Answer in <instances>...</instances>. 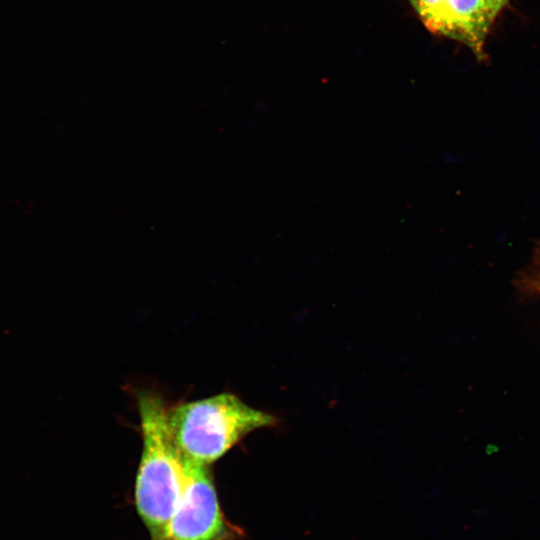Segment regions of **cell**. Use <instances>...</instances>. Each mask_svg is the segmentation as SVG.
Instances as JSON below:
<instances>
[{
  "instance_id": "obj_5",
  "label": "cell",
  "mask_w": 540,
  "mask_h": 540,
  "mask_svg": "<svg viewBox=\"0 0 540 540\" xmlns=\"http://www.w3.org/2000/svg\"><path fill=\"white\" fill-rule=\"evenodd\" d=\"M492 16L497 17L499 12L507 5L509 0H485Z\"/></svg>"
},
{
  "instance_id": "obj_4",
  "label": "cell",
  "mask_w": 540,
  "mask_h": 540,
  "mask_svg": "<svg viewBox=\"0 0 540 540\" xmlns=\"http://www.w3.org/2000/svg\"><path fill=\"white\" fill-rule=\"evenodd\" d=\"M432 33L466 45L480 61L486 59L485 41L495 18L485 0H408Z\"/></svg>"
},
{
  "instance_id": "obj_6",
  "label": "cell",
  "mask_w": 540,
  "mask_h": 540,
  "mask_svg": "<svg viewBox=\"0 0 540 540\" xmlns=\"http://www.w3.org/2000/svg\"><path fill=\"white\" fill-rule=\"evenodd\" d=\"M164 540H168V539H164Z\"/></svg>"
},
{
  "instance_id": "obj_3",
  "label": "cell",
  "mask_w": 540,
  "mask_h": 540,
  "mask_svg": "<svg viewBox=\"0 0 540 540\" xmlns=\"http://www.w3.org/2000/svg\"><path fill=\"white\" fill-rule=\"evenodd\" d=\"M185 487L161 540H228L209 466L183 457Z\"/></svg>"
},
{
  "instance_id": "obj_2",
  "label": "cell",
  "mask_w": 540,
  "mask_h": 540,
  "mask_svg": "<svg viewBox=\"0 0 540 540\" xmlns=\"http://www.w3.org/2000/svg\"><path fill=\"white\" fill-rule=\"evenodd\" d=\"M277 420L231 393L169 407L170 431L181 455L209 465L252 431Z\"/></svg>"
},
{
  "instance_id": "obj_1",
  "label": "cell",
  "mask_w": 540,
  "mask_h": 540,
  "mask_svg": "<svg viewBox=\"0 0 540 540\" xmlns=\"http://www.w3.org/2000/svg\"><path fill=\"white\" fill-rule=\"evenodd\" d=\"M142 452L135 481V505L152 540H161L183 495V456L173 440L169 407L154 392L138 393Z\"/></svg>"
}]
</instances>
